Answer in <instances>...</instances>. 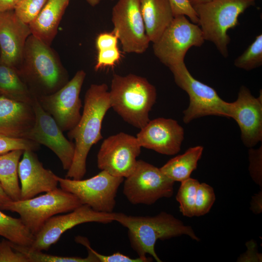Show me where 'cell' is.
<instances>
[{
    "label": "cell",
    "mask_w": 262,
    "mask_h": 262,
    "mask_svg": "<svg viewBox=\"0 0 262 262\" xmlns=\"http://www.w3.org/2000/svg\"><path fill=\"white\" fill-rule=\"evenodd\" d=\"M106 84H92L86 92L83 110L78 124L67 135L74 140L75 152L66 178L82 179L86 172V159L92 147L102 138V121L111 108Z\"/></svg>",
    "instance_id": "cell-1"
},
{
    "label": "cell",
    "mask_w": 262,
    "mask_h": 262,
    "mask_svg": "<svg viewBox=\"0 0 262 262\" xmlns=\"http://www.w3.org/2000/svg\"><path fill=\"white\" fill-rule=\"evenodd\" d=\"M114 220L128 229L131 247L139 257L147 258V254L157 262H162L155 250L158 240L163 241L187 235L196 241L200 240L191 226L184 225L182 221L164 212L153 216L114 213Z\"/></svg>",
    "instance_id": "cell-2"
},
{
    "label": "cell",
    "mask_w": 262,
    "mask_h": 262,
    "mask_svg": "<svg viewBox=\"0 0 262 262\" xmlns=\"http://www.w3.org/2000/svg\"><path fill=\"white\" fill-rule=\"evenodd\" d=\"M109 97L111 108L126 122L141 129L150 120L149 112L156 102L157 93L145 78L115 74Z\"/></svg>",
    "instance_id": "cell-3"
},
{
    "label": "cell",
    "mask_w": 262,
    "mask_h": 262,
    "mask_svg": "<svg viewBox=\"0 0 262 262\" xmlns=\"http://www.w3.org/2000/svg\"><path fill=\"white\" fill-rule=\"evenodd\" d=\"M17 70L27 84L41 90V96L55 92L68 82L67 74L50 46L32 34L27 40Z\"/></svg>",
    "instance_id": "cell-4"
},
{
    "label": "cell",
    "mask_w": 262,
    "mask_h": 262,
    "mask_svg": "<svg viewBox=\"0 0 262 262\" xmlns=\"http://www.w3.org/2000/svg\"><path fill=\"white\" fill-rule=\"evenodd\" d=\"M255 4V0H212L194 8L205 40L213 43L224 57L230 39L228 31L239 24L238 17Z\"/></svg>",
    "instance_id": "cell-5"
},
{
    "label": "cell",
    "mask_w": 262,
    "mask_h": 262,
    "mask_svg": "<svg viewBox=\"0 0 262 262\" xmlns=\"http://www.w3.org/2000/svg\"><path fill=\"white\" fill-rule=\"evenodd\" d=\"M82 205L73 194L58 187L52 191L25 200L10 201L2 210L17 213L22 223L34 236L50 217L69 213Z\"/></svg>",
    "instance_id": "cell-6"
},
{
    "label": "cell",
    "mask_w": 262,
    "mask_h": 262,
    "mask_svg": "<svg viewBox=\"0 0 262 262\" xmlns=\"http://www.w3.org/2000/svg\"><path fill=\"white\" fill-rule=\"evenodd\" d=\"M169 69L176 84L189 96V106L183 112L185 124L208 115L228 117V102L223 100L213 88L194 78L184 62Z\"/></svg>",
    "instance_id": "cell-7"
},
{
    "label": "cell",
    "mask_w": 262,
    "mask_h": 262,
    "mask_svg": "<svg viewBox=\"0 0 262 262\" xmlns=\"http://www.w3.org/2000/svg\"><path fill=\"white\" fill-rule=\"evenodd\" d=\"M205 40L197 24L185 16L174 17L159 39L153 43L154 55L169 68L184 62L190 48L201 46Z\"/></svg>",
    "instance_id": "cell-8"
},
{
    "label": "cell",
    "mask_w": 262,
    "mask_h": 262,
    "mask_svg": "<svg viewBox=\"0 0 262 262\" xmlns=\"http://www.w3.org/2000/svg\"><path fill=\"white\" fill-rule=\"evenodd\" d=\"M57 178L60 188L75 195L82 204L106 213L113 212L118 189L124 179L103 170L85 180L63 178L58 176Z\"/></svg>",
    "instance_id": "cell-9"
},
{
    "label": "cell",
    "mask_w": 262,
    "mask_h": 262,
    "mask_svg": "<svg viewBox=\"0 0 262 262\" xmlns=\"http://www.w3.org/2000/svg\"><path fill=\"white\" fill-rule=\"evenodd\" d=\"M174 182L160 168L140 160L133 172L126 178L123 193L132 204L150 205L161 198L171 197Z\"/></svg>",
    "instance_id": "cell-10"
},
{
    "label": "cell",
    "mask_w": 262,
    "mask_h": 262,
    "mask_svg": "<svg viewBox=\"0 0 262 262\" xmlns=\"http://www.w3.org/2000/svg\"><path fill=\"white\" fill-rule=\"evenodd\" d=\"M85 76V72L80 70L55 92L36 97L41 106L63 131L73 129L81 118L82 104L80 94Z\"/></svg>",
    "instance_id": "cell-11"
},
{
    "label": "cell",
    "mask_w": 262,
    "mask_h": 262,
    "mask_svg": "<svg viewBox=\"0 0 262 262\" xmlns=\"http://www.w3.org/2000/svg\"><path fill=\"white\" fill-rule=\"evenodd\" d=\"M113 32L126 53L141 54L150 42L142 16L139 0H118L112 10Z\"/></svg>",
    "instance_id": "cell-12"
},
{
    "label": "cell",
    "mask_w": 262,
    "mask_h": 262,
    "mask_svg": "<svg viewBox=\"0 0 262 262\" xmlns=\"http://www.w3.org/2000/svg\"><path fill=\"white\" fill-rule=\"evenodd\" d=\"M141 147L136 137L124 132L104 140L97 155V165L101 170L126 178L134 170Z\"/></svg>",
    "instance_id": "cell-13"
},
{
    "label": "cell",
    "mask_w": 262,
    "mask_h": 262,
    "mask_svg": "<svg viewBox=\"0 0 262 262\" xmlns=\"http://www.w3.org/2000/svg\"><path fill=\"white\" fill-rule=\"evenodd\" d=\"M113 221V212H99L88 205L82 204L68 213L54 215L49 218L34 236L33 242L29 247L34 250H47L64 233L77 225L88 222L107 224Z\"/></svg>",
    "instance_id": "cell-14"
},
{
    "label": "cell",
    "mask_w": 262,
    "mask_h": 262,
    "mask_svg": "<svg viewBox=\"0 0 262 262\" xmlns=\"http://www.w3.org/2000/svg\"><path fill=\"white\" fill-rule=\"evenodd\" d=\"M32 105L35 120L25 139L48 147L58 157L63 169L68 170L74 155V143L66 138L54 118L43 108L35 96Z\"/></svg>",
    "instance_id": "cell-15"
},
{
    "label": "cell",
    "mask_w": 262,
    "mask_h": 262,
    "mask_svg": "<svg viewBox=\"0 0 262 262\" xmlns=\"http://www.w3.org/2000/svg\"><path fill=\"white\" fill-rule=\"evenodd\" d=\"M228 117L238 125L244 144L251 148L262 140V94L254 97L245 86L239 90L237 99L228 103Z\"/></svg>",
    "instance_id": "cell-16"
},
{
    "label": "cell",
    "mask_w": 262,
    "mask_h": 262,
    "mask_svg": "<svg viewBox=\"0 0 262 262\" xmlns=\"http://www.w3.org/2000/svg\"><path fill=\"white\" fill-rule=\"evenodd\" d=\"M140 130L136 137L141 147L166 155L180 151L184 131L176 120L163 117L150 120Z\"/></svg>",
    "instance_id": "cell-17"
},
{
    "label": "cell",
    "mask_w": 262,
    "mask_h": 262,
    "mask_svg": "<svg viewBox=\"0 0 262 262\" xmlns=\"http://www.w3.org/2000/svg\"><path fill=\"white\" fill-rule=\"evenodd\" d=\"M31 34L29 25L20 20L14 10L0 13V62L18 69Z\"/></svg>",
    "instance_id": "cell-18"
},
{
    "label": "cell",
    "mask_w": 262,
    "mask_h": 262,
    "mask_svg": "<svg viewBox=\"0 0 262 262\" xmlns=\"http://www.w3.org/2000/svg\"><path fill=\"white\" fill-rule=\"evenodd\" d=\"M18 177L21 186L20 200L34 197L52 191L59 184L57 175L44 167L32 150H25L18 164Z\"/></svg>",
    "instance_id": "cell-19"
},
{
    "label": "cell",
    "mask_w": 262,
    "mask_h": 262,
    "mask_svg": "<svg viewBox=\"0 0 262 262\" xmlns=\"http://www.w3.org/2000/svg\"><path fill=\"white\" fill-rule=\"evenodd\" d=\"M35 120L32 104L0 96V134L24 138Z\"/></svg>",
    "instance_id": "cell-20"
},
{
    "label": "cell",
    "mask_w": 262,
    "mask_h": 262,
    "mask_svg": "<svg viewBox=\"0 0 262 262\" xmlns=\"http://www.w3.org/2000/svg\"><path fill=\"white\" fill-rule=\"evenodd\" d=\"M70 0H48L35 19L29 25L32 34L50 46Z\"/></svg>",
    "instance_id": "cell-21"
},
{
    "label": "cell",
    "mask_w": 262,
    "mask_h": 262,
    "mask_svg": "<svg viewBox=\"0 0 262 262\" xmlns=\"http://www.w3.org/2000/svg\"><path fill=\"white\" fill-rule=\"evenodd\" d=\"M146 32L153 43L160 37L174 16L168 0H139Z\"/></svg>",
    "instance_id": "cell-22"
},
{
    "label": "cell",
    "mask_w": 262,
    "mask_h": 262,
    "mask_svg": "<svg viewBox=\"0 0 262 262\" xmlns=\"http://www.w3.org/2000/svg\"><path fill=\"white\" fill-rule=\"evenodd\" d=\"M0 96L32 104L35 95L17 69L0 62Z\"/></svg>",
    "instance_id": "cell-23"
},
{
    "label": "cell",
    "mask_w": 262,
    "mask_h": 262,
    "mask_svg": "<svg viewBox=\"0 0 262 262\" xmlns=\"http://www.w3.org/2000/svg\"><path fill=\"white\" fill-rule=\"evenodd\" d=\"M25 150L15 149L0 154V183L13 201L20 200L18 164Z\"/></svg>",
    "instance_id": "cell-24"
},
{
    "label": "cell",
    "mask_w": 262,
    "mask_h": 262,
    "mask_svg": "<svg viewBox=\"0 0 262 262\" xmlns=\"http://www.w3.org/2000/svg\"><path fill=\"white\" fill-rule=\"evenodd\" d=\"M203 151V147L201 146L190 147L183 154L170 159L160 169L173 181L181 182L189 178L196 169Z\"/></svg>",
    "instance_id": "cell-25"
},
{
    "label": "cell",
    "mask_w": 262,
    "mask_h": 262,
    "mask_svg": "<svg viewBox=\"0 0 262 262\" xmlns=\"http://www.w3.org/2000/svg\"><path fill=\"white\" fill-rule=\"evenodd\" d=\"M0 236L13 243L23 246H31L34 239V235L20 218L7 215L0 210Z\"/></svg>",
    "instance_id": "cell-26"
},
{
    "label": "cell",
    "mask_w": 262,
    "mask_h": 262,
    "mask_svg": "<svg viewBox=\"0 0 262 262\" xmlns=\"http://www.w3.org/2000/svg\"><path fill=\"white\" fill-rule=\"evenodd\" d=\"M9 242L13 249L22 253L27 258L29 262H98L96 256L89 250L88 256L85 258L57 256L33 250L29 246L18 245Z\"/></svg>",
    "instance_id": "cell-27"
},
{
    "label": "cell",
    "mask_w": 262,
    "mask_h": 262,
    "mask_svg": "<svg viewBox=\"0 0 262 262\" xmlns=\"http://www.w3.org/2000/svg\"><path fill=\"white\" fill-rule=\"evenodd\" d=\"M199 182L190 177L181 182L176 198L180 204V210L183 215L195 216V205Z\"/></svg>",
    "instance_id": "cell-28"
},
{
    "label": "cell",
    "mask_w": 262,
    "mask_h": 262,
    "mask_svg": "<svg viewBox=\"0 0 262 262\" xmlns=\"http://www.w3.org/2000/svg\"><path fill=\"white\" fill-rule=\"evenodd\" d=\"M238 68L251 70L262 65V34L256 36L246 50L234 61Z\"/></svg>",
    "instance_id": "cell-29"
},
{
    "label": "cell",
    "mask_w": 262,
    "mask_h": 262,
    "mask_svg": "<svg viewBox=\"0 0 262 262\" xmlns=\"http://www.w3.org/2000/svg\"><path fill=\"white\" fill-rule=\"evenodd\" d=\"M48 0H21L14 11L22 21L29 25L38 15Z\"/></svg>",
    "instance_id": "cell-30"
},
{
    "label": "cell",
    "mask_w": 262,
    "mask_h": 262,
    "mask_svg": "<svg viewBox=\"0 0 262 262\" xmlns=\"http://www.w3.org/2000/svg\"><path fill=\"white\" fill-rule=\"evenodd\" d=\"M215 200L213 188L206 183H199L195 200V216H200L207 214L211 210Z\"/></svg>",
    "instance_id": "cell-31"
},
{
    "label": "cell",
    "mask_w": 262,
    "mask_h": 262,
    "mask_svg": "<svg viewBox=\"0 0 262 262\" xmlns=\"http://www.w3.org/2000/svg\"><path fill=\"white\" fill-rule=\"evenodd\" d=\"M75 241L84 246L87 250L92 252L98 259V262H147L152 261L151 258H142L139 257L131 258L128 256L119 252H116L110 255H105L97 252L93 249L88 239L85 237L78 236L75 237Z\"/></svg>",
    "instance_id": "cell-32"
},
{
    "label": "cell",
    "mask_w": 262,
    "mask_h": 262,
    "mask_svg": "<svg viewBox=\"0 0 262 262\" xmlns=\"http://www.w3.org/2000/svg\"><path fill=\"white\" fill-rule=\"evenodd\" d=\"M39 147L37 143L24 138H16L0 134V154L15 149L36 150Z\"/></svg>",
    "instance_id": "cell-33"
},
{
    "label": "cell",
    "mask_w": 262,
    "mask_h": 262,
    "mask_svg": "<svg viewBox=\"0 0 262 262\" xmlns=\"http://www.w3.org/2000/svg\"><path fill=\"white\" fill-rule=\"evenodd\" d=\"M174 16H185L189 18L191 21L196 24L198 23L196 12L189 0H168Z\"/></svg>",
    "instance_id": "cell-34"
},
{
    "label": "cell",
    "mask_w": 262,
    "mask_h": 262,
    "mask_svg": "<svg viewBox=\"0 0 262 262\" xmlns=\"http://www.w3.org/2000/svg\"><path fill=\"white\" fill-rule=\"evenodd\" d=\"M262 146L258 149L252 147L249 151V171L253 180L261 188L262 186Z\"/></svg>",
    "instance_id": "cell-35"
},
{
    "label": "cell",
    "mask_w": 262,
    "mask_h": 262,
    "mask_svg": "<svg viewBox=\"0 0 262 262\" xmlns=\"http://www.w3.org/2000/svg\"><path fill=\"white\" fill-rule=\"evenodd\" d=\"M120 58L121 53L117 47L98 50L95 69L98 70L102 67L112 66L119 61Z\"/></svg>",
    "instance_id": "cell-36"
},
{
    "label": "cell",
    "mask_w": 262,
    "mask_h": 262,
    "mask_svg": "<svg viewBox=\"0 0 262 262\" xmlns=\"http://www.w3.org/2000/svg\"><path fill=\"white\" fill-rule=\"evenodd\" d=\"M0 262H29L22 253L13 249L8 240L0 242Z\"/></svg>",
    "instance_id": "cell-37"
},
{
    "label": "cell",
    "mask_w": 262,
    "mask_h": 262,
    "mask_svg": "<svg viewBox=\"0 0 262 262\" xmlns=\"http://www.w3.org/2000/svg\"><path fill=\"white\" fill-rule=\"evenodd\" d=\"M118 38L113 32L100 33L96 39V47L98 50L117 47Z\"/></svg>",
    "instance_id": "cell-38"
},
{
    "label": "cell",
    "mask_w": 262,
    "mask_h": 262,
    "mask_svg": "<svg viewBox=\"0 0 262 262\" xmlns=\"http://www.w3.org/2000/svg\"><path fill=\"white\" fill-rule=\"evenodd\" d=\"M262 191L252 197L251 202V209L256 214L262 212Z\"/></svg>",
    "instance_id": "cell-39"
},
{
    "label": "cell",
    "mask_w": 262,
    "mask_h": 262,
    "mask_svg": "<svg viewBox=\"0 0 262 262\" xmlns=\"http://www.w3.org/2000/svg\"><path fill=\"white\" fill-rule=\"evenodd\" d=\"M21 0H0V13L13 10Z\"/></svg>",
    "instance_id": "cell-40"
},
{
    "label": "cell",
    "mask_w": 262,
    "mask_h": 262,
    "mask_svg": "<svg viewBox=\"0 0 262 262\" xmlns=\"http://www.w3.org/2000/svg\"><path fill=\"white\" fill-rule=\"evenodd\" d=\"M11 200L3 190L0 183V210H2L4 204Z\"/></svg>",
    "instance_id": "cell-41"
},
{
    "label": "cell",
    "mask_w": 262,
    "mask_h": 262,
    "mask_svg": "<svg viewBox=\"0 0 262 262\" xmlns=\"http://www.w3.org/2000/svg\"><path fill=\"white\" fill-rule=\"evenodd\" d=\"M212 0H189L191 4L194 7L196 5L206 3Z\"/></svg>",
    "instance_id": "cell-42"
},
{
    "label": "cell",
    "mask_w": 262,
    "mask_h": 262,
    "mask_svg": "<svg viewBox=\"0 0 262 262\" xmlns=\"http://www.w3.org/2000/svg\"><path fill=\"white\" fill-rule=\"evenodd\" d=\"M86 1L90 6L95 7L98 5L101 0H86Z\"/></svg>",
    "instance_id": "cell-43"
},
{
    "label": "cell",
    "mask_w": 262,
    "mask_h": 262,
    "mask_svg": "<svg viewBox=\"0 0 262 262\" xmlns=\"http://www.w3.org/2000/svg\"></svg>",
    "instance_id": "cell-44"
},
{
    "label": "cell",
    "mask_w": 262,
    "mask_h": 262,
    "mask_svg": "<svg viewBox=\"0 0 262 262\" xmlns=\"http://www.w3.org/2000/svg\"></svg>",
    "instance_id": "cell-45"
}]
</instances>
